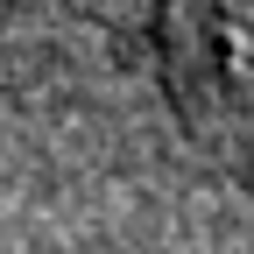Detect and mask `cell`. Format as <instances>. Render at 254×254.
<instances>
[{
    "label": "cell",
    "mask_w": 254,
    "mask_h": 254,
    "mask_svg": "<svg viewBox=\"0 0 254 254\" xmlns=\"http://www.w3.org/2000/svg\"><path fill=\"white\" fill-rule=\"evenodd\" d=\"M184 71L212 85V99L254 127V0H170Z\"/></svg>",
    "instance_id": "obj_1"
}]
</instances>
